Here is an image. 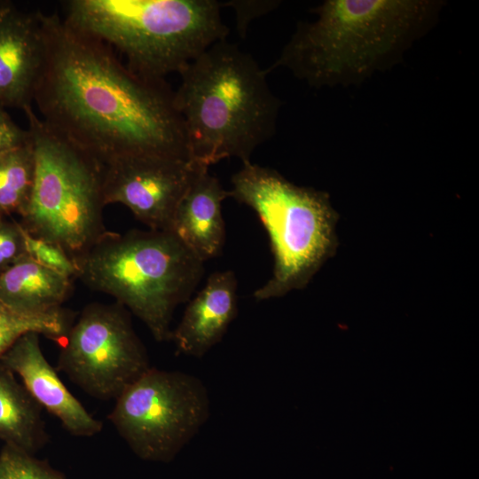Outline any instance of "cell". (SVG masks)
Masks as SVG:
<instances>
[{"mask_svg": "<svg viewBox=\"0 0 479 479\" xmlns=\"http://www.w3.org/2000/svg\"><path fill=\"white\" fill-rule=\"evenodd\" d=\"M42 19L44 59L33 104L43 122L102 166L144 154L190 159L166 81L135 74L57 13Z\"/></svg>", "mask_w": 479, "mask_h": 479, "instance_id": "1", "label": "cell"}, {"mask_svg": "<svg viewBox=\"0 0 479 479\" xmlns=\"http://www.w3.org/2000/svg\"><path fill=\"white\" fill-rule=\"evenodd\" d=\"M443 4L432 0H326L300 22L267 73L288 69L311 87L351 85L397 64L428 32Z\"/></svg>", "mask_w": 479, "mask_h": 479, "instance_id": "2", "label": "cell"}, {"mask_svg": "<svg viewBox=\"0 0 479 479\" xmlns=\"http://www.w3.org/2000/svg\"><path fill=\"white\" fill-rule=\"evenodd\" d=\"M267 74L226 39L178 74L174 103L193 162L209 168L229 158L250 161L255 150L274 135L282 103L270 89Z\"/></svg>", "mask_w": 479, "mask_h": 479, "instance_id": "3", "label": "cell"}, {"mask_svg": "<svg viewBox=\"0 0 479 479\" xmlns=\"http://www.w3.org/2000/svg\"><path fill=\"white\" fill-rule=\"evenodd\" d=\"M65 21L115 48L135 74L165 81L179 74L229 29L215 0H71Z\"/></svg>", "mask_w": 479, "mask_h": 479, "instance_id": "4", "label": "cell"}, {"mask_svg": "<svg viewBox=\"0 0 479 479\" xmlns=\"http://www.w3.org/2000/svg\"><path fill=\"white\" fill-rule=\"evenodd\" d=\"M79 278L131 311L157 342L170 341L176 308L190 301L204 262L169 231H106L75 259Z\"/></svg>", "mask_w": 479, "mask_h": 479, "instance_id": "5", "label": "cell"}, {"mask_svg": "<svg viewBox=\"0 0 479 479\" xmlns=\"http://www.w3.org/2000/svg\"><path fill=\"white\" fill-rule=\"evenodd\" d=\"M229 197L250 207L264 226L273 255L270 279L254 292L264 301L302 289L338 247V213L327 192L299 186L250 161L231 180Z\"/></svg>", "mask_w": 479, "mask_h": 479, "instance_id": "6", "label": "cell"}, {"mask_svg": "<svg viewBox=\"0 0 479 479\" xmlns=\"http://www.w3.org/2000/svg\"><path fill=\"white\" fill-rule=\"evenodd\" d=\"M24 113L35 170L20 224L32 236L62 247L75 261L106 232L102 165L50 127L33 107Z\"/></svg>", "mask_w": 479, "mask_h": 479, "instance_id": "7", "label": "cell"}, {"mask_svg": "<svg viewBox=\"0 0 479 479\" xmlns=\"http://www.w3.org/2000/svg\"><path fill=\"white\" fill-rule=\"evenodd\" d=\"M209 414V396L200 379L151 367L115 399L108 420L139 458L168 462Z\"/></svg>", "mask_w": 479, "mask_h": 479, "instance_id": "8", "label": "cell"}, {"mask_svg": "<svg viewBox=\"0 0 479 479\" xmlns=\"http://www.w3.org/2000/svg\"><path fill=\"white\" fill-rule=\"evenodd\" d=\"M61 345L59 370L101 400H115L151 368L130 313L118 302L88 304Z\"/></svg>", "mask_w": 479, "mask_h": 479, "instance_id": "9", "label": "cell"}, {"mask_svg": "<svg viewBox=\"0 0 479 479\" xmlns=\"http://www.w3.org/2000/svg\"><path fill=\"white\" fill-rule=\"evenodd\" d=\"M201 168L190 159L170 155L115 160L102 166L105 205L122 204L149 229L172 232L177 208Z\"/></svg>", "mask_w": 479, "mask_h": 479, "instance_id": "10", "label": "cell"}, {"mask_svg": "<svg viewBox=\"0 0 479 479\" xmlns=\"http://www.w3.org/2000/svg\"><path fill=\"white\" fill-rule=\"evenodd\" d=\"M41 12L0 1V106L32 107L44 59Z\"/></svg>", "mask_w": 479, "mask_h": 479, "instance_id": "11", "label": "cell"}, {"mask_svg": "<svg viewBox=\"0 0 479 479\" xmlns=\"http://www.w3.org/2000/svg\"><path fill=\"white\" fill-rule=\"evenodd\" d=\"M39 334L20 336L1 357L0 362L20 379L35 402L55 416L75 436H92L103 428L68 390L45 358Z\"/></svg>", "mask_w": 479, "mask_h": 479, "instance_id": "12", "label": "cell"}, {"mask_svg": "<svg viewBox=\"0 0 479 479\" xmlns=\"http://www.w3.org/2000/svg\"><path fill=\"white\" fill-rule=\"evenodd\" d=\"M237 287L231 270L208 276L171 332L170 341L177 353L200 358L222 341L238 314Z\"/></svg>", "mask_w": 479, "mask_h": 479, "instance_id": "13", "label": "cell"}, {"mask_svg": "<svg viewBox=\"0 0 479 479\" xmlns=\"http://www.w3.org/2000/svg\"><path fill=\"white\" fill-rule=\"evenodd\" d=\"M209 168L200 169L181 199L172 232L201 261L220 255L225 243L222 203L229 197Z\"/></svg>", "mask_w": 479, "mask_h": 479, "instance_id": "14", "label": "cell"}, {"mask_svg": "<svg viewBox=\"0 0 479 479\" xmlns=\"http://www.w3.org/2000/svg\"><path fill=\"white\" fill-rule=\"evenodd\" d=\"M72 288V279L41 265L27 255L0 274V302L24 313L60 310Z\"/></svg>", "mask_w": 479, "mask_h": 479, "instance_id": "15", "label": "cell"}, {"mask_svg": "<svg viewBox=\"0 0 479 479\" xmlns=\"http://www.w3.org/2000/svg\"><path fill=\"white\" fill-rule=\"evenodd\" d=\"M42 411L17 376L0 362V440L34 454L48 441Z\"/></svg>", "mask_w": 479, "mask_h": 479, "instance_id": "16", "label": "cell"}, {"mask_svg": "<svg viewBox=\"0 0 479 479\" xmlns=\"http://www.w3.org/2000/svg\"><path fill=\"white\" fill-rule=\"evenodd\" d=\"M29 132V131H28ZM35 170L30 139L0 154V216H20L30 200Z\"/></svg>", "mask_w": 479, "mask_h": 479, "instance_id": "17", "label": "cell"}, {"mask_svg": "<svg viewBox=\"0 0 479 479\" xmlns=\"http://www.w3.org/2000/svg\"><path fill=\"white\" fill-rule=\"evenodd\" d=\"M71 320L62 309L43 314L15 310L0 302V357L23 334L35 332L62 342Z\"/></svg>", "mask_w": 479, "mask_h": 479, "instance_id": "18", "label": "cell"}, {"mask_svg": "<svg viewBox=\"0 0 479 479\" xmlns=\"http://www.w3.org/2000/svg\"><path fill=\"white\" fill-rule=\"evenodd\" d=\"M0 479H67L34 454L4 444L0 451Z\"/></svg>", "mask_w": 479, "mask_h": 479, "instance_id": "19", "label": "cell"}, {"mask_svg": "<svg viewBox=\"0 0 479 479\" xmlns=\"http://www.w3.org/2000/svg\"><path fill=\"white\" fill-rule=\"evenodd\" d=\"M25 230V229H24ZM27 255L41 265L73 279L78 267L69 255L55 243L32 236L25 231Z\"/></svg>", "mask_w": 479, "mask_h": 479, "instance_id": "20", "label": "cell"}, {"mask_svg": "<svg viewBox=\"0 0 479 479\" xmlns=\"http://www.w3.org/2000/svg\"><path fill=\"white\" fill-rule=\"evenodd\" d=\"M27 255L24 228L0 216V274Z\"/></svg>", "mask_w": 479, "mask_h": 479, "instance_id": "21", "label": "cell"}, {"mask_svg": "<svg viewBox=\"0 0 479 479\" xmlns=\"http://www.w3.org/2000/svg\"><path fill=\"white\" fill-rule=\"evenodd\" d=\"M29 139L28 130L20 128L6 110L0 106V154Z\"/></svg>", "mask_w": 479, "mask_h": 479, "instance_id": "22", "label": "cell"}, {"mask_svg": "<svg viewBox=\"0 0 479 479\" xmlns=\"http://www.w3.org/2000/svg\"><path fill=\"white\" fill-rule=\"evenodd\" d=\"M222 4V3H221ZM233 7L237 15L239 33H244L248 22L258 16L267 13L277 5L275 1H232L222 4L224 6Z\"/></svg>", "mask_w": 479, "mask_h": 479, "instance_id": "23", "label": "cell"}]
</instances>
